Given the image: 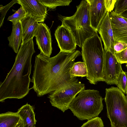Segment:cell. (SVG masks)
<instances>
[{
	"label": "cell",
	"instance_id": "cell-1",
	"mask_svg": "<svg viewBox=\"0 0 127 127\" xmlns=\"http://www.w3.org/2000/svg\"><path fill=\"white\" fill-rule=\"evenodd\" d=\"M81 53L78 50L71 52H60L51 58L41 53L35 57L33 73L31 82V89L41 97L50 94L68 84L77 80V77L71 78L70 68L76 58Z\"/></svg>",
	"mask_w": 127,
	"mask_h": 127
},
{
	"label": "cell",
	"instance_id": "cell-2",
	"mask_svg": "<svg viewBox=\"0 0 127 127\" xmlns=\"http://www.w3.org/2000/svg\"><path fill=\"white\" fill-rule=\"evenodd\" d=\"M35 52L33 39L21 46L12 67L4 81L0 82V102L8 98H22L28 94L31 89L29 87L32 57Z\"/></svg>",
	"mask_w": 127,
	"mask_h": 127
},
{
	"label": "cell",
	"instance_id": "cell-3",
	"mask_svg": "<svg viewBox=\"0 0 127 127\" xmlns=\"http://www.w3.org/2000/svg\"><path fill=\"white\" fill-rule=\"evenodd\" d=\"M82 48L83 62L86 66L88 76L86 77L91 84L104 81L103 76L104 49L101 39L96 31L93 36L85 40Z\"/></svg>",
	"mask_w": 127,
	"mask_h": 127
},
{
	"label": "cell",
	"instance_id": "cell-4",
	"mask_svg": "<svg viewBox=\"0 0 127 127\" xmlns=\"http://www.w3.org/2000/svg\"><path fill=\"white\" fill-rule=\"evenodd\" d=\"M76 7V11L72 16H58L62 25L68 29L75 37L77 45L81 47L85 40L94 35L96 31L91 26L90 6L86 0H82Z\"/></svg>",
	"mask_w": 127,
	"mask_h": 127
},
{
	"label": "cell",
	"instance_id": "cell-5",
	"mask_svg": "<svg viewBox=\"0 0 127 127\" xmlns=\"http://www.w3.org/2000/svg\"><path fill=\"white\" fill-rule=\"evenodd\" d=\"M104 99L98 90L84 89L73 100L69 109L79 120H91L98 117L103 110Z\"/></svg>",
	"mask_w": 127,
	"mask_h": 127
},
{
	"label": "cell",
	"instance_id": "cell-6",
	"mask_svg": "<svg viewBox=\"0 0 127 127\" xmlns=\"http://www.w3.org/2000/svg\"><path fill=\"white\" fill-rule=\"evenodd\" d=\"M104 100L111 127H127V99L117 87L105 89Z\"/></svg>",
	"mask_w": 127,
	"mask_h": 127
},
{
	"label": "cell",
	"instance_id": "cell-7",
	"mask_svg": "<svg viewBox=\"0 0 127 127\" xmlns=\"http://www.w3.org/2000/svg\"><path fill=\"white\" fill-rule=\"evenodd\" d=\"M85 89L84 84L78 80L50 94L47 97L52 106L64 112L69 109L70 104L76 95Z\"/></svg>",
	"mask_w": 127,
	"mask_h": 127
},
{
	"label": "cell",
	"instance_id": "cell-8",
	"mask_svg": "<svg viewBox=\"0 0 127 127\" xmlns=\"http://www.w3.org/2000/svg\"><path fill=\"white\" fill-rule=\"evenodd\" d=\"M103 79L107 84L116 85L118 78L122 72L121 64L118 61L115 52L104 50Z\"/></svg>",
	"mask_w": 127,
	"mask_h": 127
},
{
	"label": "cell",
	"instance_id": "cell-9",
	"mask_svg": "<svg viewBox=\"0 0 127 127\" xmlns=\"http://www.w3.org/2000/svg\"><path fill=\"white\" fill-rule=\"evenodd\" d=\"M34 36L35 37L36 44L40 53L50 57L52 48L51 32L48 27L43 22L39 23Z\"/></svg>",
	"mask_w": 127,
	"mask_h": 127
},
{
	"label": "cell",
	"instance_id": "cell-10",
	"mask_svg": "<svg viewBox=\"0 0 127 127\" xmlns=\"http://www.w3.org/2000/svg\"><path fill=\"white\" fill-rule=\"evenodd\" d=\"M60 52H71L75 50L77 43L75 38L67 27L59 26L54 33Z\"/></svg>",
	"mask_w": 127,
	"mask_h": 127
},
{
	"label": "cell",
	"instance_id": "cell-11",
	"mask_svg": "<svg viewBox=\"0 0 127 127\" xmlns=\"http://www.w3.org/2000/svg\"><path fill=\"white\" fill-rule=\"evenodd\" d=\"M26 15H31L38 22H43L47 15V7L39 0H18Z\"/></svg>",
	"mask_w": 127,
	"mask_h": 127
},
{
	"label": "cell",
	"instance_id": "cell-12",
	"mask_svg": "<svg viewBox=\"0 0 127 127\" xmlns=\"http://www.w3.org/2000/svg\"><path fill=\"white\" fill-rule=\"evenodd\" d=\"M97 31L100 34L103 42L104 50L114 52L115 42L114 38L109 16L107 12L98 26Z\"/></svg>",
	"mask_w": 127,
	"mask_h": 127
},
{
	"label": "cell",
	"instance_id": "cell-13",
	"mask_svg": "<svg viewBox=\"0 0 127 127\" xmlns=\"http://www.w3.org/2000/svg\"><path fill=\"white\" fill-rule=\"evenodd\" d=\"M109 16L115 43L121 42L127 44V19L114 11L109 13Z\"/></svg>",
	"mask_w": 127,
	"mask_h": 127
},
{
	"label": "cell",
	"instance_id": "cell-14",
	"mask_svg": "<svg viewBox=\"0 0 127 127\" xmlns=\"http://www.w3.org/2000/svg\"><path fill=\"white\" fill-rule=\"evenodd\" d=\"M89 7L91 27L95 31L107 11L104 0H86Z\"/></svg>",
	"mask_w": 127,
	"mask_h": 127
},
{
	"label": "cell",
	"instance_id": "cell-15",
	"mask_svg": "<svg viewBox=\"0 0 127 127\" xmlns=\"http://www.w3.org/2000/svg\"><path fill=\"white\" fill-rule=\"evenodd\" d=\"M21 22L22 29L23 43L33 39L39 23L31 15H26Z\"/></svg>",
	"mask_w": 127,
	"mask_h": 127
},
{
	"label": "cell",
	"instance_id": "cell-16",
	"mask_svg": "<svg viewBox=\"0 0 127 127\" xmlns=\"http://www.w3.org/2000/svg\"><path fill=\"white\" fill-rule=\"evenodd\" d=\"M17 112L23 120L24 127H36L37 121L32 106L27 103L19 109Z\"/></svg>",
	"mask_w": 127,
	"mask_h": 127
},
{
	"label": "cell",
	"instance_id": "cell-17",
	"mask_svg": "<svg viewBox=\"0 0 127 127\" xmlns=\"http://www.w3.org/2000/svg\"><path fill=\"white\" fill-rule=\"evenodd\" d=\"M9 46L17 53L20 46L23 43V32L21 21L12 24V29L10 35L8 37Z\"/></svg>",
	"mask_w": 127,
	"mask_h": 127
},
{
	"label": "cell",
	"instance_id": "cell-18",
	"mask_svg": "<svg viewBox=\"0 0 127 127\" xmlns=\"http://www.w3.org/2000/svg\"><path fill=\"white\" fill-rule=\"evenodd\" d=\"M21 118L17 112L8 111L0 114V127H14Z\"/></svg>",
	"mask_w": 127,
	"mask_h": 127
},
{
	"label": "cell",
	"instance_id": "cell-19",
	"mask_svg": "<svg viewBox=\"0 0 127 127\" xmlns=\"http://www.w3.org/2000/svg\"><path fill=\"white\" fill-rule=\"evenodd\" d=\"M69 74L71 78L87 77L88 72L86 64L82 62H75L70 68Z\"/></svg>",
	"mask_w": 127,
	"mask_h": 127
},
{
	"label": "cell",
	"instance_id": "cell-20",
	"mask_svg": "<svg viewBox=\"0 0 127 127\" xmlns=\"http://www.w3.org/2000/svg\"><path fill=\"white\" fill-rule=\"evenodd\" d=\"M49 11L54 10L58 6H68L71 0H39Z\"/></svg>",
	"mask_w": 127,
	"mask_h": 127
},
{
	"label": "cell",
	"instance_id": "cell-21",
	"mask_svg": "<svg viewBox=\"0 0 127 127\" xmlns=\"http://www.w3.org/2000/svg\"><path fill=\"white\" fill-rule=\"evenodd\" d=\"M26 16L25 11L21 6L14 14L9 17L7 20L11 22L12 24H15L21 21Z\"/></svg>",
	"mask_w": 127,
	"mask_h": 127
},
{
	"label": "cell",
	"instance_id": "cell-22",
	"mask_svg": "<svg viewBox=\"0 0 127 127\" xmlns=\"http://www.w3.org/2000/svg\"><path fill=\"white\" fill-rule=\"evenodd\" d=\"M127 79L125 72H121L118 78L116 85L124 94H126Z\"/></svg>",
	"mask_w": 127,
	"mask_h": 127
},
{
	"label": "cell",
	"instance_id": "cell-23",
	"mask_svg": "<svg viewBox=\"0 0 127 127\" xmlns=\"http://www.w3.org/2000/svg\"><path fill=\"white\" fill-rule=\"evenodd\" d=\"M16 3H19L18 0H13L8 4L4 6L2 5H0V27L2 26L3 24L4 20L7 11L14 4Z\"/></svg>",
	"mask_w": 127,
	"mask_h": 127
},
{
	"label": "cell",
	"instance_id": "cell-24",
	"mask_svg": "<svg viewBox=\"0 0 127 127\" xmlns=\"http://www.w3.org/2000/svg\"><path fill=\"white\" fill-rule=\"evenodd\" d=\"M127 10V0H116L114 10L115 12L120 14Z\"/></svg>",
	"mask_w": 127,
	"mask_h": 127
},
{
	"label": "cell",
	"instance_id": "cell-25",
	"mask_svg": "<svg viewBox=\"0 0 127 127\" xmlns=\"http://www.w3.org/2000/svg\"><path fill=\"white\" fill-rule=\"evenodd\" d=\"M81 127H104V125L101 118L97 117L88 120Z\"/></svg>",
	"mask_w": 127,
	"mask_h": 127
},
{
	"label": "cell",
	"instance_id": "cell-26",
	"mask_svg": "<svg viewBox=\"0 0 127 127\" xmlns=\"http://www.w3.org/2000/svg\"><path fill=\"white\" fill-rule=\"evenodd\" d=\"M115 54L119 63L121 64H127V47L120 52L115 53Z\"/></svg>",
	"mask_w": 127,
	"mask_h": 127
},
{
	"label": "cell",
	"instance_id": "cell-27",
	"mask_svg": "<svg viewBox=\"0 0 127 127\" xmlns=\"http://www.w3.org/2000/svg\"><path fill=\"white\" fill-rule=\"evenodd\" d=\"M127 47V44L121 42H117L115 43L114 47L115 53L120 52Z\"/></svg>",
	"mask_w": 127,
	"mask_h": 127
},
{
	"label": "cell",
	"instance_id": "cell-28",
	"mask_svg": "<svg viewBox=\"0 0 127 127\" xmlns=\"http://www.w3.org/2000/svg\"><path fill=\"white\" fill-rule=\"evenodd\" d=\"M104 5L107 12L109 13L113 11L114 8L116 0H104Z\"/></svg>",
	"mask_w": 127,
	"mask_h": 127
},
{
	"label": "cell",
	"instance_id": "cell-29",
	"mask_svg": "<svg viewBox=\"0 0 127 127\" xmlns=\"http://www.w3.org/2000/svg\"><path fill=\"white\" fill-rule=\"evenodd\" d=\"M14 127H24L23 120L21 118L18 124Z\"/></svg>",
	"mask_w": 127,
	"mask_h": 127
},
{
	"label": "cell",
	"instance_id": "cell-30",
	"mask_svg": "<svg viewBox=\"0 0 127 127\" xmlns=\"http://www.w3.org/2000/svg\"><path fill=\"white\" fill-rule=\"evenodd\" d=\"M119 15L127 19V10Z\"/></svg>",
	"mask_w": 127,
	"mask_h": 127
},
{
	"label": "cell",
	"instance_id": "cell-31",
	"mask_svg": "<svg viewBox=\"0 0 127 127\" xmlns=\"http://www.w3.org/2000/svg\"><path fill=\"white\" fill-rule=\"evenodd\" d=\"M125 73L127 77V72H125ZM126 97L127 99V88H126Z\"/></svg>",
	"mask_w": 127,
	"mask_h": 127
},
{
	"label": "cell",
	"instance_id": "cell-32",
	"mask_svg": "<svg viewBox=\"0 0 127 127\" xmlns=\"http://www.w3.org/2000/svg\"><path fill=\"white\" fill-rule=\"evenodd\" d=\"M126 66L127 67V64H126Z\"/></svg>",
	"mask_w": 127,
	"mask_h": 127
}]
</instances>
